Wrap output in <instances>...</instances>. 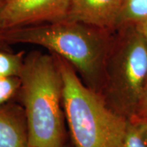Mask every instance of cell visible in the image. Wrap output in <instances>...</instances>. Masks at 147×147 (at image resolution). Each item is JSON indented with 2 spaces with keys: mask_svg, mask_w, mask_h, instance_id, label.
<instances>
[{
  "mask_svg": "<svg viewBox=\"0 0 147 147\" xmlns=\"http://www.w3.org/2000/svg\"><path fill=\"white\" fill-rule=\"evenodd\" d=\"M22 106L29 128V147H62L67 143L63 78L57 56L32 52L20 75Z\"/></svg>",
  "mask_w": 147,
  "mask_h": 147,
  "instance_id": "cell-2",
  "label": "cell"
},
{
  "mask_svg": "<svg viewBox=\"0 0 147 147\" xmlns=\"http://www.w3.org/2000/svg\"><path fill=\"white\" fill-rule=\"evenodd\" d=\"M20 87V77L0 78V105L11 99L19 92Z\"/></svg>",
  "mask_w": 147,
  "mask_h": 147,
  "instance_id": "cell-11",
  "label": "cell"
},
{
  "mask_svg": "<svg viewBox=\"0 0 147 147\" xmlns=\"http://www.w3.org/2000/svg\"><path fill=\"white\" fill-rule=\"evenodd\" d=\"M69 3L70 0H6L1 30L66 20Z\"/></svg>",
  "mask_w": 147,
  "mask_h": 147,
  "instance_id": "cell-5",
  "label": "cell"
},
{
  "mask_svg": "<svg viewBox=\"0 0 147 147\" xmlns=\"http://www.w3.org/2000/svg\"><path fill=\"white\" fill-rule=\"evenodd\" d=\"M6 0H0V30H1V13L3 8V6L5 4Z\"/></svg>",
  "mask_w": 147,
  "mask_h": 147,
  "instance_id": "cell-13",
  "label": "cell"
},
{
  "mask_svg": "<svg viewBox=\"0 0 147 147\" xmlns=\"http://www.w3.org/2000/svg\"><path fill=\"white\" fill-rule=\"evenodd\" d=\"M25 61L24 52L10 53L0 45V78L20 77Z\"/></svg>",
  "mask_w": 147,
  "mask_h": 147,
  "instance_id": "cell-9",
  "label": "cell"
},
{
  "mask_svg": "<svg viewBox=\"0 0 147 147\" xmlns=\"http://www.w3.org/2000/svg\"><path fill=\"white\" fill-rule=\"evenodd\" d=\"M146 20H147V0H122L115 30L138 25Z\"/></svg>",
  "mask_w": 147,
  "mask_h": 147,
  "instance_id": "cell-8",
  "label": "cell"
},
{
  "mask_svg": "<svg viewBox=\"0 0 147 147\" xmlns=\"http://www.w3.org/2000/svg\"><path fill=\"white\" fill-rule=\"evenodd\" d=\"M122 147H147V123L128 120Z\"/></svg>",
  "mask_w": 147,
  "mask_h": 147,
  "instance_id": "cell-10",
  "label": "cell"
},
{
  "mask_svg": "<svg viewBox=\"0 0 147 147\" xmlns=\"http://www.w3.org/2000/svg\"><path fill=\"white\" fill-rule=\"evenodd\" d=\"M105 61L100 94L127 120L134 116L147 80V40L140 28L115 30Z\"/></svg>",
  "mask_w": 147,
  "mask_h": 147,
  "instance_id": "cell-4",
  "label": "cell"
},
{
  "mask_svg": "<svg viewBox=\"0 0 147 147\" xmlns=\"http://www.w3.org/2000/svg\"><path fill=\"white\" fill-rule=\"evenodd\" d=\"M137 26L140 28V30H142L147 40V20L142 21ZM129 120L139 121V122L147 123V80L142 98L140 100V102H139L137 110H136V113H135L134 116Z\"/></svg>",
  "mask_w": 147,
  "mask_h": 147,
  "instance_id": "cell-12",
  "label": "cell"
},
{
  "mask_svg": "<svg viewBox=\"0 0 147 147\" xmlns=\"http://www.w3.org/2000/svg\"><path fill=\"white\" fill-rule=\"evenodd\" d=\"M122 0H70L67 20L114 31Z\"/></svg>",
  "mask_w": 147,
  "mask_h": 147,
  "instance_id": "cell-6",
  "label": "cell"
},
{
  "mask_svg": "<svg viewBox=\"0 0 147 147\" xmlns=\"http://www.w3.org/2000/svg\"><path fill=\"white\" fill-rule=\"evenodd\" d=\"M112 31L64 21L0 31V45L25 43L44 47L70 64L84 83L100 93Z\"/></svg>",
  "mask_w": 147,
  "mask_h": 147,
  "instance_id": "cell-1",
  "label": "cell"
},
{
  "mask_svg": "<svg viewBox=\"0 0 147 147\" xmlns=\"http://www.w3.org/2000/svg\"><path fill=\"white\" fill-rule=\"evenodd\" d=\"M0 147H29V128L22 105H0Z\"/></svg>",
  "mask_w": 147,
  "mask_h": 147,
  "instance_id": "cell-7",
  "label": "cell"
},
{
  "mask_svg": "<svg viewBox=\"0 0 147 147\" xmlns=\"http://www.w3.org/2000/svg\"><path fill=\"white\" fill-rule=\"evenodd\" d=\"M62 147H75L74 146L73 143H71V144H68V143H66L65 145H64Z\"/></svg>",
  "mask_w": 147,
  "mask_h": 147,
  "instance_id": "cell-14",
  "label": "cell"
},
{
  "mask_svg": "<svg viewBox=\"0 0 147 147\" xmlns=\"http://www.w3.org/2000/svg\"><path fill=\"white\" fill-rule=\"evenodd\" d=\"M57 57L63 78L64 112L74 146L122 147L128 120L86 85L68 61Z\"/></svg>",
  "mask_w": 147,
  "mask_h": 147,
  "instance_id": "cell-3",
  "label": "cell"
}]
</instances>
